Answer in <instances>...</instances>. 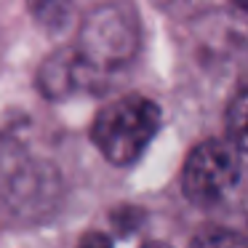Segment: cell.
<instances>
[{
    "label": "cell",
    "mask_w": 248,
    "mask_h": 248,
    "mask_svg": "<svg viewBox=\"0 0 248 248\" xmlns=\"http://www.w3.org/2000/svg\"><path fill=\"white\" fill-rule=\"evenodd\" d=\"M72 48L86 67L91 88L125 70L141 48V22L136 6L131 0H107L93 6L83 16Z\"/></svg>",
    "instance_id": "1"
},
{
    "label": "cell",
    "mask_w": 248,
    "mask_h": 248,
    "mask_svg": "<svg viewBox=\"0 0 248 248\" xmlns=\"http://www.w3.org/2000/svg\"><path fill=\"white\" fill-rule=\"evenodd\" d=\"M163 125L157 102L141 93H128L107 102L91 123V141L99 155L118 168L141 160Z\"/></svg>",
    "instance_id": "2"
},
{
    "label": "cell",
    "mask_w": 248,
    "mask_h": 248,
    "mask_svg": "<svg viewBox=\"0 0 248 248\" xmlns=\"http://www.w3.org/2000/svg\"><path fill=\"white\" fill-rule=\"evenodd\" d=\"M240 150L230 139H205L184 160L182 192L192 205L211 208L240 184Z\"/></svg>",
    "instance_id": "3"
},
{
    "label": "cell",
    "mask_w": 248,
    "mask_h": 248,
    "mask_svg": "<svg viewBox=\"0 0 248 248\" xmlns=\"http://www.w3.org/2000/svg\"><path fill=\"white\" fill-rule=\"evenodd\" d=\"M83 88H91V80H88L86 67L80 64L75 48L67 51H56L48 59L40 64L38 70V91L43 93L51 102H59V99L70 96L75 91H83Z\"/></svg>",
    "instance_id": "4"
},
{
    "label": "cell",
    "mask_w": 248,
    "mask_h": 248,
    "mask_svg": "<svg viewBox=\"0 0 248 248\" xmlns=\"http://www.w3.org/2000/svg\"><path fill=\"white\" fill-rule=\"evenodd\" d=\"M27 11L32 14L35 24L48 32H59L70 24L72 16V6L75 0H24Z\"/></svg>",
    "instance_id": "5"
},
{
    "label": "cell",
    "mask_w": 248,
    "mask_h": 248,
    "mask_svg": "<svg viewBox=\"0 0 248 248\" xmlns=\"http://www.w3.org/2000/svg\"><path fill=\"white\" fill-rule=\"evenodd\" d=\"M224 125H227V139L240 152H248V88L237 91L230 99Z\"/></svg>",
    "instance_id": "6"
},
{
    "label": "cell",
    "mask_w": 248,
    "mask_h": 248,
    "mask_svg": "<svg viewBox=\"0 0 248 248\" xmlns=\"http://www.w3.org/2000/svg\"><path fill=\"white\" fill-rule=\"evenodd\" d=\"M192 243L195 246H219V243H248L243 235H237V232L227 230V227H205L203 232H198V235H192Z\"/></svg>",
    "instance_id": "7"
},
{
    "label": "cell",
    "mask_w": 248,
    "mask_h": 248,
    "mask_svg": "<svg viewBox=\"0 0 248 248\" xmlns=\"http://www.w3.org/2000/svg\"><path fill=\"white\" fill-rule=\"evenodd\" d=\"M109 243H112V237L102 235V232H88L80 237V246H109Z\"/></svg>",
    "instance_id": "8"
},
{
    "label": "cell",
    "mask_w": 248,
    "mask_h": 248,
    "mask_svg": "<svg viewBox=\"0 0 248 248\" xmlns=\"http://www.w3.org/2000/svg\"><path fill=\"white\" fill-rule=\"evenodd\" d=\"M155 3L160 8H168V11H171V8H179L182 3H189V0H155Z\"/></svg>",
    "instance_id": "9"
}]
</instances>
